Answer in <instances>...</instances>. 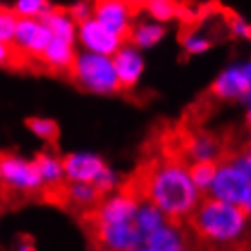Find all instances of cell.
<instances>
[{"label": "cell", "instance_id": "obj_29", "mask_svg": "<svg viewBox=\"0 0 251 251\" xmlns=\"http://www.w3.org/2000/svg\"><path fill=\"white\" fill-rule=\"evenodd\" d=\"M131 7H146L148 4L155 2V0H126Z\"/></svg>", "mask_w": 251, "mask_h": 251}, {"label": "cell", "instance_id": "obj_24", "mask_svg": "<svg viewBox=\"0 0 251 251\" xmlns=\"http://www.w3.org/2000/svg\"><path fill=\"white\" fill-rule=\"evenodd\" d=\"M17 24H19V15L13 11V9L0 6V40L2 42L11 44Z\"/></svg>", "mask_w": 251, "mask_h": 251}, {"label": "cell", "instance_id": "obj_5", "mask_svg": "<svg viewBox=\"0 0 251 251\" xmlns=\"http://www.w3.org/2000/svg\"><path fill=\"white\" fill-rule=\"evenodd\" d=\"M89 237L93 251H135L142 242V235L131 222H102L91 217H78Z\"/></svg>", "mask_w": 251, "mask_h": 251}, {"label": "cell", "instance_id": "obj_14", "mask_svg": "<svg viewBox=\"0 0 251 251\" xmlns=\"http://www.w3.org/2000/svg\"><path fill=\"white\" fill-rule=\"evenodd\" d=\"M76 51L73 48L71 42L60 40V38L51 37L50 44L46 46V50L40 55V60L46 68L51 71H57V73H69L75 62Z\"/></svg>", "mask_w": 251, "mask_h": 251}, {"label": "cell", "instance_id": "obj_27", "mask_svg": "<svg viewBox=\"0 0 251 251\" xmlns=\"http://www.w3.org/2000/svg\"><path fill=\"white\" fill-rule=\"evenodd\" d=\"M19 57L20 55L15 51V48H13L11 44L0 40V68H2V66H11V64H15V60Z\"/></svg>", "mask_w": 251, "mask_h": 251}, {"label": "cell", "instance_id": "obj_30", "mask_svg": "<svg viewBox=\"0 0 251 251\" xmlns=\"http://www.w3.org/2000/svg\"><path fill=\"white\" fill-rule=\"evenodd\" d=\"M242 155H244L246 162H248V166H250V170H251V142L244 148V151H242Z\"/></svg>", "mask_w": 251, "mask_h": 251}, {"label": "cell", "instance_id": "obj_4", "mask_svg": "<svg viewBox=\"0 0 251 251\" xmlns=\"http://www.w3.org/2000/svg\"><path fill=\"white\" fill-rule=\"evenodd\" d=\"M69 73L73 75V80L89 93L111 95L122 89L115 71L113 57H107V55L80 51L76 53Z\"/></svg>", "mask_w": 251, "mask_h": 251}, {"label": "cell", "instance_id": "obj_3", "mask_svg": "<svg viewBox=\"0 0 251 251\" xmlns=\"http://www.w3.org/2000/svg\"><path fill=\"white\" fill-rule=\"evenodd\" d=\"M209 189L219 201L240 206L248 204L251 199V170L242 153L227 151L222 155Z\"/></svg>", "mask_w": 251, "mask_h": 251}, {"label": "cell", "instance_id": "obj_9", "mask_svg": "<svg viewBox=\"0 0 251 251\" xmlns=\"http://www.w3.org/2000/svg\"><path fill=\"white\" fill-rule=\"evenodd\" d=\"M93 19L124 38L131 31L133 7L126 0H95Z\"/></svg>", "mask_w": 251, "mask_h": 251}, {"label": "cell", "instance_id": "obj_7", "mask_svg": "<svg viewBox=\"0 0 251 251\" xmlns=\"http://www.w3.org/2000/svg\"><path fill=\"white\" fill-rule=\"evenodd\" d=\"M76 40L80 42L82 50L113 57L117 50L124 44V38L117 33L109 31L106 25H102L97 19H88L78 22L76 27Z\"/></svg>", "mask_w": 251, "mask_h": 251}, {"label": "cell", "instance_id": "obj_17", "mask_svg": "<svg viewBox=\"0 0 251 251\" xmlns=\"http://www.w3.org/2000/svg\"><path fill=\"white\" fill-rule=\"evenodd\" d=\"M33 162L37 164L38 173L42 176L44 184H55L66 178L62 168V157H58L57 153H53V151H40V153H37Z\"/></svg>", "mask_w": 251, "mask_h": 251}, {"label": "cell", "instance_id": "obj_16", "mask_svg": "<svg viewBox=\"0 0 251 251\" xmlns=\"http://www.w3.org/2000/svg\"><path fill=\"white\" fill-rule=\"evenodd\" d=\"M164 35H166V29H164L162 22H157L153 19H146L133 24L131 31H129L131 44L137 46L138 50L153 48V46L162 40Z\"/></svg>", "mask_w": 251, "mask_h": 251}, {"label": "cell", "instance_id": "obj_28", "mask_svg": "<svg viewBox=\"0 0 251 251\" xmlns=\"http://www.w3.org/2000/svg\"><path fill=\"white\" fill-rule=\"evenodd\" d=\"M17 251H37L35 250V244H33L31 237H27V235L20 237V244H19V250Z\"/></svg>", "mask_w": 251, "mask_h": 251}, {"label": "cell", "instance_id": "obj_10", "mask_svg": "<svg viewBox=\"0 0 251 251\" xmlns=\"http://www.w3.org/2000/svg\"><path fill=\"white\" fill-rule=\"evenodd\" d=\"M64 176L73 182H91L107 170L99 157L89 153H71L62 158Z\"/></svg>", "mask_w": 251, "mask_h": 251}, {"label": "cell", "instance_id": "obj_13", "mask_svg": "<svg viewBox=\"0 0 251 251\" xmlns=\"http://www.w3.org/2000/svg\"><path fill=\"white\" fill-rule=\"evenodd\" d=\"M106 199V195L100 193L91 182H73L69 180L68 186V201H66V209L82 215L88 209H93Z\"/></svg>", "mask_w": 251, "mask_h": 251}, {"label": "cell", "instance_id": "obj_19", "mask_svg": "<svg viewBox=\"0 0 251 251\" xmlns=\"http://www.w3.org/2000/svg\"><path fill=\"white\" fill-rule=\"evenodd\" d=\"M217 166H219L217 160H195L193 164H189V176H191L195 188L199 189V193L211 188V182L217 173Z\"/></svg>", "mask_w": 251, "mask_h": 251}, {"label": "cell", "instance_id": "obj_22", "mask_svg": "<svg viewBox=\"0 0 251 251\" xmlns=\"http://www.w3.org/2000/svg\"><path fill=\"white\" fill-rule=\"evenodd\" d=\"M51 6L48 0H17L13 11L22 19H40L50 11Z\"/></svg>", "mask_w": 251, "mask_h": 251}, {"label": "cell", "instance_id": "obj_2", "mask_svg": "<svg viewBox=\"0 0 251 251\" xmlns=\"http://www.w3.org/2000/svg\"><path fill=\"white\" fill-rule=\"evenodd\" d=\"M42 188L44 180L33 160H24L11 151H0V202L4 209L38 201Z\"/></svg>", "mask_w": 251, "mask_h": 251}, {"label": "cell", "instance_id": "obj_12", "mask_svg": "<svg viewBox=\"0 0 251 251\" xmlns=\"http://www.w3.org/2000/svg\"><path fill=\"white\" fill-rule=\"evenodd\" d=\"M148 251H188L189 237L188 231H182V226H173L164 222L146 239Z\"/></svg>", "mask_w": 251, "mask_h": 251}, {"label": "cell", "instance_id": "obj_26", "mask_svg": "<svg viewBox=\"0 0 251 251\" xmlns=\"http://www.w3.org/2000/svg\"><path fill=\"white\" fill-rule=\"evenodd\" d=\"M69 13L73 15V19H75L76 22L88 20L93 17V4L88 2V0H78L75 6L69 9Z\"/></svg>", "mask_w": 251, "mask_h": 251}, {"label": "cell", "instance_id": "obj_15", "mask_svg": "<svg viewBox=\"0 0 251 251\" xmlns=\"http://www.w3.org/2000/svg\"><path fill=\"white\" fill-rule=\"evenodd\" d=\"M40 20H42V22L46 24V27L50 29L51 37L53 38H60V40H66V42L75 44L78 22L73 19V15H71L69 11H64V9H53V7H51L46 15L40 17Z\"/></svg>", "mask_w": 251, "mask_h": 251}, {"label": "cell", "instance_id": "obj_11", "mask_svg": "<svg viewBox=\"0 0 251 251\" xmlns=\"http://www.w3.org/2000/svg\"><path fill=\"white\" fill-rule=\"evenodd\" d=\"M115 71L119 76L122 88H133L137 86L140 76L144 73V58L137 46L122 44L113 55Z\"/></svg>", "mask_w": 251, "mask_h": 251}, {"label": "cell", "instance_id": "obj_18", "mask_svg": "<svg viewBox=\"0 0 251 251\" xmlns=\"http://www.w3.org/2000/svg\"><path fill=\"white\" fill-rule=\"evenodd\" d=\"M164 222H166V219H164L162 211L158 207H155L150 202H140L138 204V209L137 213H135V226L138 227V231H140L144 240L155 229H158V227L162 226Z\"/></svg>", "mask_w": 251, "mask_h": 251}, {"label": "cell", "instance_id": "obj_25", "mask_svg": "<svg viewBox=\"0 0 251 251\" xmlns=\"http://www.w3.org/2000/svg\"><path fill=\"white\" fill-rule=\"evenodd\" d=\"M229 31H231L233 37L250 40L251 38V24L250 22H246L244 19H240V17H233V19L229 20Z\"/></svg>", "mask_w": 251, "mask_h": 251}, {"label": "cell", "instance_id": "obj_32", "mask_svg": "<svg viewBox=\"0 0 251 251\" xmlns=\"http://www.w3.org/2000/svg\"><path fill=\"white\" fill-rule=\"evenodd\" d=\"M0 211H4V206H2V202H0Z\"/></svg>", "mask_w": 251, "mask_h": 251}, {"label": "cell", "instance_id": "obj_1", "mask_svg": "<svg viewBox=\"0 0 251 251\" xmlns=\"http://www.w3.org/2000/svg\"><path fill=\"white\" fill-rule=\"evenodd\" d=\"M188 168L189 162L184 158L150 150V155L138 162L119 191L133 197L138 204L150 202L162 211L166 222L184 227L201 201Z\"/></svg>", "mask_w": 251, "mask_h": 251}, {"label": "cell", "instance_id": "obj_23", "mask_svg": "<svg viewBox=\"0 0 251 251\" xmlns=\"http://www.w3.org/2000/svg\"><path fill=\"white\" fill-rule=\"evenodd\" d=\"M148 13L151 15V19L157 20V22H170L176 17L178 13V6H176L175 0H155L146 6Z\"/></svg>", "mask_w": 251, "mask_h": 251}, {"label": "cell", "instance_id": "obj_21", "mask_svg": "<svg viewBox=\"0 0 251 251\" xmlns=\"http://www.w3.org/2000/svg\"><path fill=\"white\" fill-rule=\"evenodd\" d=\"M211 44L213 42H211L206 29H191L182 38L184 50L189 55H202V53H206L211 48Z\"/></svg>", "mask_w": 251, "mask_h": 251}, {"label": "cell", "instance_id": "obj_8", "mask_svg": "<svg viewBox=\"0 0 251 251\" xmlns=\"http://www.w3.org/2000/svg\"><path fill=\"white\" fill-rule=\"evenodd\" d=\"M51 33L40 19H22L19 17V24L15 29L11 46L22 57L38 58L50 44Z\"/></svg>", "mask_w": 251, "mask_h": 251}, {"label": "cell", "instance_id": "obj_31", "mask_svg": "<svg viewBox=\"0 0 251 251\" xmlns=\"http://www.w3.org/2000/svg\"><path fill=\"white\" fill-rule=\"evenodd\" d=\"M246 122L251 129V97H248V107H246Z\"/></svg>", "mask_w": 251, "mask_h": 251}, {"label": "cell", "instance_id": "obj_6", "mask_svg": "<svg viewBox=\"0 0 251 251\" xmlns=\"http://www.w3.org/2000/svg\"><path fill=\"white\" fill-rule=\"evenodd\" d=\"M211 95L219 100H248L251 97V62L227 66L215 78Z\"/></svg>", "mask_w": 251, "mask_h": 251}, {"label": "cell", "instance_id": "obj_20", "mask_svg": "<svg viewBox=\"0 0 251 251\" xmlns=\"http://www.w3.org/2000/svg\"><path fill=\"white\" fill-rule=\"evenodd\" d=\"M25 126L29 127V131L33 135H37L38 138H42L44 142L55 146L60 135L57 122H53L51 119H42V117H33V119L25 120Z\"/></svg>", "mask_w": 251, "mask_h": 251}]
</instances>
